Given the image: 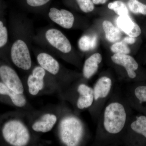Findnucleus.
<instances>
[{
	"instance_id": "nucleus-14",
	"label": "nucleus",
	"mask_w": 146,
	"mask_h": 146,
	"mask_svg": "<svg viewBox=\"0 0 146 146\" xmlns=\"http://www.w3.org/2000/svg\"><path fill=\"white\" fill-rule=\"evenodd\" d=\"M0 79L9 88L18 94H24L23 82L16 71L9 65H0Z\"/></svg>"
},
{
	"instance_id": "nucleus-28",
	"label": "nucleus",
	"mask_w": 146,
	"mask_h": 146,
	"mask_svg": "<svg viewBox=\"0 0 146 146\" xmlns=\"http://www.w3.org/2000/svg\"><path fill=\"white\" fill-rule=\"evenodd\" d=\"M107 0H93V3L95 4H104L107 1Z\"/></svg>"
},
{
	"instance_id": "nucleus-2",
	"label": "nucleus",
	"mask_w": 146,
	"mask_h": 146,
	"mask_svg": "<svg viewBox=\"0 0 146 146\" xmlns=\"http://www.w3.org/2000/svg\"><path fill=\"white\" fill-rule=\"evenodd\" d=\"M14 39L10 49L12 63L23 72L27 74L34 63L31 56L32 47L35 32L32 21L24 13L14 21Z\"/></svg>"
},
{
	"instance_id": "nucleus-15",
	"label": "nucleus",
	"mask_w": 146,
	"mask_h": 146,
	"mask_svg": "<svg viewBox=\"0 0 146 146\" xmlns=\"http://www.w3.org/2000/svg\"><path fill=\"white\" fill-rule=\"evenodd\" d=\"M46 14L50 21L63 28L70 29L74 26L75 17L69 11L52 7Z\"/></svg>"
},
{
	"instance_id": "nucleus-21",
	"label": "nucleus",
	"mask_w": 146,
	"mask_h": 146,
	"mask_svg": "<svg viewBox=\"0 0 146 146\" xmlns=\"http://www.w3.org/2000/svg\"><path fill=\"white\" fill-rule=\"evenodd\" d=\"M51 0H25L26 6L29 10L36 13H42L44 8Z\"/></svg>"
},
{
	"instance_id": "nucleus-22",
	"label": "nucleus",
	"mask_w": 146,
	"mask_h": 146,
	"mask_svg": "<svg viewBox=\"0 0 146 146\" xmlns=\"http://www.w3.org/2000/svg\"><path fill=\"white\" fill-rule=\"evenodd\" d=\"M108 8L114 11L119 16L128 15V10L126 5L121 1H115L114 2L110 3L108 5Z\"/></svg>"
},
{
	"instance_id": "nucleus-11",
	"label": "nucleus",
	"mask_w": 146,
	"mask_h": 146,
	"mask_svg": "<svg viewBox=\"0 0 146 146\" xmlns=\"http://www.w3.org/2000/svg\"><path fill=\"white\" fill-rule=\"evenodd\" d=\"M121 144L126 146H146V115L140 113L131 117Z\"/></svg>"
},
{
	"instance_id": "nucleus-4",
	"label": "nucleus",
	"mask_w": 146,
	"mask_h": 146,
	"mask_svg": "<svg viewBox=\"0 0 146 146\" xmlns=\"http://www.w3.org/2000/svg\"><path fill=\"white\" fill-rule=\"evenodd\" d=\"M33 43L55 56H57L74 62L72 56V46L70 40L62 31L55 27H45L37 30L33 36Z\"/></svg>"
},
{
	"instance_id": "nucleus-9",
	"label": "nucleus",
	"mask_w": 146,
	"mask_h": 146,
	"mask_svg": "<svg viewBox=\"0 0 146 146\" xmlns=\"http://www.w3.org/2000/svg\"><path fill=\"white\" fill-rule=\"evenodd\" d=\"M115 82L110 76H101L93 86L94 102L88 110L94 121H98L100 114L108 100L112 96Z\"/></svg>"
},
{
	"instance_id": "nucleus-10",
	"label": "nucleus",
	"mask_w": 146,
	"mask_h": 146,
	"mask_svg": "<svg viewBox=\"0 0 146 146\" xmlns=\"http://www.w3.org/2000/svg\"><path fill=\"white\" fill-rule=\"evenodd\" d=\"M62 107L63 104H61L55 109L28 112L29 125L32 131L36 134L51 131L57 124Z\"/></svg>"
},
{
	"instance_id": "nucleus-1",
	"label": "nucleus",
	"mask_w": 146,
	"mask_h": 146,
	"mask_svg": "<svg viewBox=\"0 0 146 146\" xmlns=\"http://www.w3.org/2000/svg\"><path fill=\"white\" fill-rule=\"evenodd\" d=\"M125 98L112 94L98 119L94 144L104 146L121 144L122 138L131 115Z\"/></svg>"
},
{
	"instance_id": "nucleus-7",
	"label": "nucleus",
	"mask_w": 146,
	"mask_h": 146,
	"mask_svg": "<svg viewBox=\"0 0 146 146\" xmlns=\"http://www.w3.org/2000/svg\"><path fill=\"white\" fill-rule=\"evenodd\" d=\"M25 89L30 96L60 93V89L55 79L38 64H34L23 81Z\"/></svg>"
},
{
	"instance_id": "nucleus-17",
	"label": "nucleus",
	"mask_w": 146,
	"mask_h": 146,
	"mask_svg": "<svg viewBox=\"0 0 146 146\" xmlns=\"http://www.w3.org/2000/svg\"><path fill=\"white\" fill-rule=\"evenodd\" d=\"M102 60L101 54L99 53L94 54L88 57L84 63L81 78L88 82L96 73Z\"/></svg>"
},
{
	"instance_id": "nucleus-16",
	"label": "nucleus",
	"mask_w": 146,
	"mask_h": 146,
	"mask_svg": "<svg viewBox=\"0 0 146 146\" xmlns=\"http://www.w3.org/2000/svg\"><path fill=\"white\" fill-rule=\"evenodd\" d=\"M0 95L8 97L14 106L27 112L33 111L32 108L29 103L24 94H18L0 82Z\"/></svg>"
},
{
	"instance_id": "nucleus-24",
	"label": "nucleus",
	"mask_w": 146,
	"mask_h": 146,
	"mask_svg": "<svg viewBox=\"0 0 146 146\" xmlns=\"http://www.w3.org/2000/svg\"><path fill=\"white\" fill-rule=\"evenodd\" d=\"M8 31L3 22L0 20V49L4 48L8 44Z\"/></svg>"
},
{
	"instance_id": "nucleus-25",
	"label": "nucleus",
	"mask_w": 146,
	"mask_h": 146,
	"mask_svg": "<svg viewBox=\"0 0 146 146\" xmlns=\"http://www.w3.org/2000/svg\"><path fill=\"white\" fill-rule=\"evenodd\" d=\"M111 50L115 54H129L130 53V49L124 42H117L113 44L111 47Z\"/></svg>"
},
{
	"instance_id": "nucleus-18",
	"label": "nucleus",
	"mask_w": 146,
	"mask_h": 146,
	"mask_svg": "<svg viewBox=\"0 0 146 146\" xmlns=\"http://www.w3.org/2000/svg\"><path fill=\"white\" fill-rule=\"evenodd\" d=\"M116 23L118 28L129 36L135 38L141 34L140 27L128 15L119 16L117 19Z\"/></svg>"
},
{
	"instance_id": "nucleus-5",
	"label": "nucleus",
	"mask_w": 146,
	"mask_h": 146,
	"mask_svg": "<svg viewBox=\"0 0 146 146\" xmlns=\"http://www.w3.org/2000/svg\"><path fill=\"white\" fill-rule=\"evenodd\" d=\"M32 51L35 56L37 64L57 81L60 89L59 94L81 77L82 74L65 69L54 56L42 48L32 46Z\"/></svg>"
},
{
	"instance_id": "nucleus-19",
	"label": "nucleus",
	"mask_w": 146,
	"mask_h": 146,
	"mask_svg": "<svg viewBox=\"0 0 146 146\" xmlns=\"http://www.w3.org/2000/svg\"><path fill=\"white\" fill-rule=\"evenodd\" d=\"M102 27L105 33L106 37L110 42H116L121 39V33L119 30L115 27L111 22L104 21L103 23Z\"/></svg>"
},
{
	"instance_id": "nucleus-27",
	"label": "nucleus",
	"mask_w": 146,
	"mask_h": 146,
	"mask_svg": "<svg viewBox=\"0 0 146 146\" xmlns=\"http://www.w3.org/2000/svg\"><path fill=\"white\" fill-rule=\"evenodd\" d=\"M136 39L135 37H131V36H126L123 39V42H124L126 44H132L136 42Z\"/></svg>"
},
{
	"instance_id": "nucleus-26",
	"label": "nucleus",
	"mask_w": 146,
	"mask_h": 146,
	"mask_svg": "<svg viewBox=\"0 0 146 146\" xmlns=\"http://www.w3.org/2000/svg\"><path fill=\"white\" fill-rule=\"evenodd\" d=\"M80 9L84 13H89L94 10V3L91 0H76Z\"/></svg>"
},
{
	"instance_id": "nucleus-8",
	"label": "nucleus",
	"mask_w": 146,
	"mask_h": 146,
	"mask_svg": "<svg viewBox=\"0 0 146 146\" xmlns=\"http://www.w3.org/2000/svg\"><path fill=\"white\" fill-rule=\"evenodd\" d=\"M59 95L62 100L72 105L73 111L79 115L84 110L89 109L94 102L93 87L81 77Z\"/></svg>"
},
{
	"instance_id": "nucleus-12",
	"label": "nucleus",
	"mask_w": 146,
	"mask_h": 146,
	"mask_svg": "<svg viewBox=\"0 0 146 146\" xmlns=\"http://www.w3.org/2000/svg\"><path fill=\"white\" fill-rule=\"evenodd\" d=\"M125 98L132 109L146 115V81L131 83Z\"/></svg>"
},
{
	"instance_id": "nucleus-13",
	"label": "nucleus",
	"mask_w": 146,
	"mask_h": 146,
	"mask_svg": "<svg viewBox=\"0 0 146 146\" xmlns=\"http://www.w3.org/2000/svg\"><path fill=\"white\" fill-rule=\"evenodd\" d=\"M111 60L114 64L121 67L125 71V74L123 77V80L129 83L141 82L137 71L139 65L131 56L123 54H115L111 56Z\"/></svg>"
},
{
	"instance_id": "nucleus-23",
	"label": "nucleus",
	"mask_w": 146,
	"mask_h": 146,
	"mask_svg": "<svg viewBox=\"0 0 146 146\" xmlns=\"http://www.w3.org/2000/svg\"><path fill=\"white\" fill-rule=\"evenodd\" d=\"M128 5L132 13L146 15V5L138 1V0H129Z\"/></svg>"
},
{
	"instance_id": "nucleus-20",
	"label": "nucleus",
	"mask_w": 146,
	"mask_h": 146,
	"mask_svg": "<svg viewBox=\"0 0 146 146\" xmlns=\"http://www.w3.org/2000/svg\"><path fill=\"white\" fill-rule=\"evenodd\" d=\"M98 37L96 35L91 36L84 35L80 37L78 42V46L81 51H89L96 46Z\"/></svg>"
},
{
	"instance_id": "nucleus-6",
	"label": "nucleus",
	"mask_w": 146,
	"mask_h": 146,
	"mask_svg": "<svg viewBox=\"0 0 146 146\" xmlns=\"http://www.w3.org/2000/svg\"><path fill=\"white\" fill-rule=\"evenodd\" d=\"M28 112L23 111L21 117L7 121L3 125L2 135L4 141L13 146L35 145L38 141L36 134L29 125Z\"/></svg>"
},
{
	"instance_id": "nucleus-3",
	"label": "nucleus",
	"mask_w": 146,
	"mask_h": 146,
	"mask_svg": "<svg viewBox=\"0 0 146 146\" xmlns=\"http://www.w3.org/2000/svg\"><path fill=\"white\" fill-rule=\"evenodd\" d=\"M79 116L73 110L63 104L56 130L62 145L83 146L89 141L91 136L89 129Z\"/></svg>"
}]
</instances>
